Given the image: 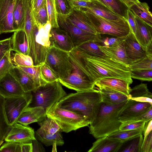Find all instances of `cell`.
Wrapping results in <instances>:
<instances>
[{"instance_id":"1","label":"cell","mask_w":152,"mask_h":152,"mask_svg":"<svg viewBox=\"0 0 152 152\" xmlns=\"http://www.w3.org/2000/svg\"><path fill=\"white\" fill-rule=\"evenodd\" d=\"M69 58L74 70L94 83L105 77L133 82L128 67L106 56L92 55L75 48L69 52Z\"/></svg>"},{"instance_id":"29","label":"cell","mask_w":152,"mask_h":152,"mask_svg":"<svg viewBox=\"0 0 152 152\" xmlns=\"http://www.w3.org/2000/svg\"><path fill=\"white\" fill-rule=\"evenodd\" d=\"M102 102L112 105L116 104L127 100L128 96L121 93L104 88H98Z\"/></svg>"},{"instance_id":"35","label":"cell","mask_w":152,"mask_h":152,"mask_svg":"<svg viewBox=\"0 0 152 152\" xmlns=\"http://www.w3.org/2000/svg\"><path fill=\"white\" fill-rule=\"evenodd\" d=\"M40 66L17 67L26 73L33 80L37 86L39 87L47 83L42 78L40 71Z\"/></svg>"},{"instance_id":"51","label":"cell","mask_w":152,"mask_h":152,"mask_svg":"<svg viewBox=\"0 0 152 152\" xmlns=\"http://www.w3.org/2000/svg\"><path fill=\"white\" fill-rule=\"evenodd\" d=\"M152 152V131L144 137L141 147L140 152Z\"/></svg>"},{"instance_id":"13","label":"cell","mask_w":152,"mask_h":152,"mask_svg":"<svg viewBox=\"0 0 152 152\" xmlns=\"http://www.w3.org/2000/svg\"><path fill=\"white\" fill-rule=\"evenodd\" d=\"M16 0H0V34L14 32L13 11Z\"/></svg>"},{"instance_id":"60","label":"cell","mask_w":152,"mask_h":152,"mask_svg":"<svg viewBox=\"0 0 152 152\" xmlns=\"http://www.w3.org/2000/svg\"><path fill=\"white\" fill-rule=\"evenodd\" d=\"M129 9L134 4L139 1V0H121Z\"/></svg>"},{"instance_id":"6","label":"cell","mask_w":152,"mask_h":152,"mask_svg":"<svg viewBox=\"0 0 152 152\" xmlns=\"http://www.w3.org/2000/svg\"><path fill=\"white\" fill-rule=\"evenodd\" d=\"M60 127L61 132L68 133L88 126L90 123L85 116L57 106L55 104L46 113Z\"/></svg>"},{"instance_id":"58","label":"cell","mask_w":152,"mask_h":152,"mask_svg":"<svg viewBox=\"0 0 152 152\" xmlns=\"http://www.w3.org/2000/svg\"><path fill=\"white\" fill-rule=\"evenodd\" d=\"M21 152H32V145L31 142L21 143Z\"/></svg>"},{"instance_id":"21","label":"cell","mask_w":152,"mask_h":152,"mask_svg":"<svg viewBox=\"0 0 152 152\" xmlns=\"http://www.w3.org/2000/svg\"><path fill=\"white\" fill-rule=\"evenodd\" d=\"M123 142L118 140L106 136L97 139L88 152H117Z\"/></svg>"},{"instance_id":"38","label":"cell","mask_w":152,"mask_h":152,"mask_svg":"<svg viewBox=\"0 0 152 152\" xmlns=\"http://www.w3.org/2000/svg\"><path fill=\"white\" fill-rule=\"evenodd\" d=\"M143 139L142 134H141L126 141L128 143L124 148H121L118 152H140Z\"/></svg>"},{"instance_id":"41","label":"cell","mask_w":152,"mask_h":152,"mask_svg":"<svg viewBox=\"0 0 152 152\" xmlns=\"http://www.w3.org/2000/svg\"><path fill=\"white\" fill-rule=\"evenodd\" d=\"M48 21L52 28L59 27L57 20L55 0H46Z\"/></svg>"},{"instance_id":"32","label":"cell","mask_w":152,"mask_h":152,"mask_svg":"<svg viewBox=\"0 0 152 152\" xmlns=\"http://www.w3.org/2000/svg\"><path fill=\"white\" fill-rule=\"evenodd\" d=\"M5 99L0 95V147L12 126L9 124L6 115L4 108Z\"/></svg>"},{"instance_id":"31","label":"cell","mask_w":152,"mask_h":152,"mask_svg":"<svg viewBox=\"0 0 152 152\" xmlns=\"http://www.w3.org/2000/svg\"><path fill=\"white\" fill-rule=\"evenodd\" d=\"M25 11L23 0H16L13 11V26L15 31L24 30Z\"/></svg>"},{"instance_id":"17","label":"cell","mask_w":152,"mask_h":152,"mask_svg":"<svg viewBox=\"0 0 152 152\" xmlns=\"http://www.w3.org/2000/svg\"><path fill=\"white\" fill-rule=\"evenodd\" d=\"M51 46L69 52L75 47L73 41L65 31L58 28H51L49 36Z\"/></svg>"},{"instance_id":"43","label":"cell","mask_w":152,"mask_h":152,"mask_svg":"<svg viewBox=\"0 0 152 152\" xmlns=\"http://www.w3.org/2000/svg\"><path fill=\"white\" fill-rule=\"evenodd\" d=\"M130 70H152V57L146 56L128 67Z\"/></svg>"},{"instance_id":"26","label":"cell","mask_w":152,"mask_h":152,"mask_svg":"<svg viewBox=\"0 0 152 152\" xmlns=\"http://www.w3.org/2000/svg\"><path fill=\"white\" fill-rule=\"evenodd\" d=\"M11 37V50L28 55V43L24 30L15 31Z\"/></svg>"},{"instance_id":"46","label":"cell","mask_w":152,"mask_h":152,"mask_svg":"<svg viewBox=\"0 0 152 152\" xmlns=\"http://www.w3.org/2000/svg\"><path fill=\"white\" fill-rule=\"evenodd\" d=\"M130 72L132 78L144 81L152 80V70H130Z\"/></svg>"},{"instance_id":"33","label":"cell","mask_w":152,"mask_h":152,"mask_svg":"<svg viewBox=\"0 0 152 152\" xmlns=\"http://www.w3.org/2000/svg\"><path fill=\"white\" fill-rule=\"evenodd\" d=\"M113 12L126 19L129 8L121 0H96Z\"/></svg>"},{"instance_id":"30","label":"cell","mask_w":152,"mask_h":152,"mask_svg":"<svg viewBox=\"0 0 152 152\" xmlns=\"http://www.w3.org/2000/svg\"><path fill=\"white\" fill-rule=\"evenodd\" d=\"M129 9L135 16L152 26V14L147 3L139 1L133 4Z\"/></svg>"},{"instance_id":"22","label":"cell","mask_w":152,"mask_h":152,"mask_svg":"<svg viewBox=\"0 0 152 152\" xmlns=\"http://www.w3.org/2000/svg\"><path fill=\"white\" fill-rule=\"evenodd\" d=\"M46 115L44 109L39 107H28L18 118L17 123L27 126L42 120Z\"/></svg>"},{"instance_id":"40","label":"cell","mask_w":152,"mask_h":152,"mask_svg":"<svg viewBox=\"0 0 152 152\" xmlns=\"http://www.w3.org/2000/svg\"><path fill=\"white\" fill-rule=\"evenodd\" d=\"M100 45L97 42L94 41H91L83 43L76 48L92 55L106 56L100 49Z\"/></svg>"},{"instance_id":"57","label":"cell","mask_w":152,"mask_h":152,"mask_svg":"<svg viewBox=\"0 0 152 152\" xmlns=\"http://www.w3.org/2000/svg\"><path fill=\"white\" fill-rule=\"evenodd\" d=\"M45 1L46 0H33L31 7L32 13L36 12Z\"/></svg>"},{"instance_id":"19","label":"cell","mask_w":152,"mask_h":152,"mask_svg":"<svg viewBox=\"0 0 152 152\" xmlns=\"http://www.w3.org/2000/svg\"><path fill=\"white\" fill-rule=\"evenodd\" d=\"M66 17L69 22L81 29L95 34H98L86 14L83 10L72 9Z\"/></svg>"},{"instance_id":"34","label":"cell","mask_w":152,"mask_h":152,"mask_svg":"<svg viewBox=\"0 0 152 152\" xmlns=\"http://www.w3.org/2000/svg\"><path fill=\"white\" fill-rule=\"evenodd\" d=\"M25 11V25L24 30L26 34L28 43L33 28L35 23L31 7L27 0H23Z\"/></svg>"},{"instance_id":"27","label":"cell","mask_w":152,"mask_h":152,"mask_svg":"<svg viewBox=\"0 0 152 152\" xmlns=\"http://www.w3.org/2000/svg\"><path fill=\"white\" fill-rule=\"evenodd\" d=\"M128 96L129 99L148 102L152 104V94L149 91L146 84L141 83L131 88Z\"/></svg>"},{"instance_id":"62","label":"cell","mask_w":152,"mask_h":152,"mask_svg":"<svg viewBox=\"0 0 152 152\" xmlns=\"http://www.w3.org/2000/svg\"><path fill=\"white\" fill-rule=\"evenodd\" d=\"M27 0L28 1V2L31 7L32 6V3L33 2V0Z\"/></svg>"},{"instance_id":"11","label":"cell","mask_w":152,"mask_h":152,"mask_svg":"<svg viewBox=\"0 0 152 152\" xmlns=\"http://www.w3.org/2000/svg\"><path fill=\"white\" fill-rule=\"evenodd\" d=\"M152 107V104L150 103L138 102L128 99L119 111L118 118L122 123L132 121Z\"/></svg>"},{"instance_id":"61","label":"cell","mask_w":152,"mask_h":152,"mask_svg":"<svg viewBox=\"0 0 152 152\" xmlns=\"http://www.w3.org/2000/svg\"><path fill=\"white\" fill-rule=\"evenodd\" d=\"M152 41L146 46L145 49L146 56L152 57Z\"/></svg>"},{"instance_id":"20","label":"cell","mask_w":152,"mask_h":152,"mask_svg":"<svg viewBox=\"0 0 152 152\" xmlns=\"http://www.w3.org/2000/svg\"><path fill=\"white\" fill-rule=\"evenodd\" d=\"M90 0V3L88 7L80 10L110 20L120 21L126 20L124 18L115 13L97 0Z\"/></svg>"},{"instance_id":"2","label":"cell","mask_w":152,"mask_h":152,"mask_svg":"<svg viewBox=\"0 0 152 152\" xmlns=\"http://www.w3.org/2000/svg\"><path fill=\"white\" fill-rule=\"evenodd\" d=\"M102 102L99 90L94 88L66 94L56 105L85 116L90 123L97 113Z\"/></svg>"},{"instance_id":"4","label":"cell","mask_w":152,"mask_h":152,"mask_svg":"<svg viewBox=\"0 0 152 152\" xmlns=\"http://www.w3.org/2000/svg\"><path fill=\"white\" fill-rule=\"evenodd\" d=\"M51 25L49 21L44 25H34L28 43V55L32 58L34 66L44 63L48 50L51 46L49 36Z\"/></svg>"},{"instance_id":"56","label":"cell","mask_w":152,"mask_h":152,"mask_svg":"<svg viewBox=\"0 0 152 152\" xmlns=\"http://www.w3.org/2000/svg\"><path fill=\"white\" fill-rule=\"evenodd\" d=\"M31 142L32 145V152L45 151L44 148L36 139L32 140Z\"/></svg>"},{"instance_id":"18","label":"cell","mask_w":152,"mask_h":152,"mask_svg":"<svg viewBox=\"0 0 152 152\" xmlns=\"http://www.w3.org/2000/svg\"><path fill=\"white\" fill-rule=\"evenodd\" d=\"M98 88H104L123 94L127 96L131 88L129 82L120 79L105 77L99 79L95 83Z\"/></svg>"},{"instance_id":"5","label":"cell","mask_w":152,"mask_h":152,"mask_svg":"<svg viewBox=\"0 0 152 152\" xmlns=\"http://www.w3.org/2000/svg\"><path fill=\"white\" fill-rule=\"evenodd\" d=\"M59 81L47 83L31 91L32 98L29 107H43L46 113L67 94Z\"/></svg>"},{"instance_id":"25","label":"cell","mask_w":152,"mask_h":152,"mask_svg":"<svg viewBox=\"0 0 152 152\" xmlns=\"http://www.w3.org/2000/svg\"><path fill=\"white\" fill-rule=\"evenodd\" d=\"M9 72L19 83L24 92H31L38 87L33 80L19 67L14 66Z\"/></svg>"},{"instance_id":"48","label":"cell","mask_w":152,"mask_h":152,"mask_svg":"<svg viewBox=\"0 0 152 152\" xmlns=\"http://www.w3.org/2000/svg\"><path fill=\"white\" fill-rule=\"evenodd\" d=\"M69 0H55L56 7L57 15L66 16L70 12Z\"/></svg>"},{"instance_id":"8","label":"cell","mask_w":152,"mask_h":152,"mask_svg":"<svg viewBox=\"0 0 152 152\" xmlns=\"http://www.w3.org/2000/svg\"><path fill=\"white\" fill-rule=\"evenodd\" d=\"M44 63L56 72L59 79L67 77L72 71L69 52L53 46H51L48 50Z\"/></svg>"},{"instance_id":"14","label":"cell","mask_w":152,"mask_h":152,"mask_svg":"<svg viewBox=\"0 0 152 152\" xmlns=\"http://www.w3.org/2000/svg\"><path fill=\"white\" fill-rule=\"evenodd\" d=\"M27 93L9 72L0 79V95L5 99L22 96Z\"/></svg>"},{"instance_id":"59","label":"cell","mask_w":152,"mask_h":152,"mask_svg":"<svg viewBox=\"0 0 152 152\" xmlns=\"http://www.w3.org/2000/svg\"><path fill=\"white\" fill-rule=\"evenodd\" d=\"M152 120L146 122L143 131L144 137L146 136L151 131L152 129Z\"/></svg>"},{"instance_id":"15","label":"cell","mask_w":152,"mask_h":152,"mask_svg":"<svg viewBox=\"0 0 152 152\" xmlns=\"http://www.w3.org/2000/svg\"><path fill=\"white\" fill-rule=\"evenodd\" d=\"M36 139L33 128L16 123L12 126L4 140L22 143L30 142Z\"/></svg>"},{"instance_id":"44","label":"cell","mask_w":152,"mask_h":152,"mask_svg":"<svg viewBox=\"0 0 152 152\" xmlns=\"http://www.w3.org/2000/svg\"><path fill=\"white\" fill-rule=\"evenodd\" d=\"M32 13L35 23L37 25L46 24L48 20L46 0L36 12Z\"/></svg>"},{"instance_id":"45","label":"cell","mask_w":152,"mask_h":152,"mask_svg":"<svg viewBox=\"0 0 152 152\" xmlns=\"http://www.w3.org/2000/svg\"><path fill=\"white\" fill-rule=\"evenodd\" d=\"M11 51H7L0 60V79L8 72L14 66L11 59Z\"/></svg>"},{"instance_id":"23","label":"cell","mask_w":152,"mask_h":152,"mask_svg":"<svg viewBox=\"0 0 152 152\" xmlns=\"http://www.w3.org/2000/svg\"><path fill=\"white\" fill-rule=\"evenodd\" d=\"M124 40L117 45L107 47L100 45L99 48L106 56L128 67L129 64L125 49Z\"/></svg>"},{"instance_id":"37","label":"cell","mask_w":152,"mask_h":152,"mask_svg":"<svg viewBox=\"0 0 152 152\" xmlns=\"http://www.w3.org/2000/svg\"><path fill=\"white\" fill-rule=\"evenodd\" d=\"M37 123L40 126V128L46 133L54 134L61 132L55 121L47 115L42 120Z\"/></svg>"},{"instance_id":"3","label":"cell","mask_w":152,"mask_h":152,"mask_svg":"<svg viewBox=\"0 0 152 152\" xmlns=\"http://www.w3.org/2000/svg\"><path fill=\"white\" fill-rule=\"evenodd\" d=\"M127 101L115 105L102 102L95 117L89 124V133L98 139L119 130L122 122L118 118V113Z\"/></svg>"},{"instance_id":"12","label":"cell","mask_w":152,"mask_h":152,"mask_svg":"<svg viewBox=\"0 0 152 152\" xmlns=\"http://www.w3.org/2000/svg\"><path fill=\"white\" fill-rule=\"evenodd\" d=\"M59 81L62 85L77 92L91 89L95 86L94 82L73 69L68 76Z\"/></svg>"},{"instance_id":"47","label":"cell","mask_w":152,"mask_h":152,"mask_svg":"<svg viewBox=\"0 0 152 152\" xmlns=\"http://www.w3.org/2000/svg\"><path fill=\"white\" fill-rule=\"evenodd\" d=\"M146 123L143 121H130L122 123L119 130H139L143 131Z\"/></svg>"},{"instance_id":"39","label":"cell","mask_w":152,"mask_h":152,"mask_svg":"<svg viewBox=\"0 0 152 152\" xmlns=\"http://www.w3.org/2000/svg\"><path fill=\"white\" fill-rule=\"evenodd\" d=\"M143 133L142 131L139 130H119L107 136L119 140L123 143Z\"/></svg>"},{"instance_id":"16","label":"cell","mask_w":152,"mask_h":152,"mask_svg":"<svg viewBox=\"0 0 152 152\" xmlns=\"http://www.w3.org/2000/svg\"><path fill=\"white\" fill-rule=\"evenodd\" d=\"M124 43L129 66L146 56L145 50L139 43L131 31L125 39Z\"/></svg>"},{"instance_id":"28","label":"cell","mask_w":152,"mask_h":152,"mask_svg":"<svg viewBox=\"0 0 152 152\" xmlns=\"http://www.w3.org/2000/svg\"><path fill=\"white\" fill-rule=\"evenodd\" d=\"M61 132L54 134H48L39 128L35 132V136L36 139L46 146L54 145L62 146L64 144V141Z\"/></svg>"},{"instance_id":"50","label":"cell","mask_w":152,"mask_h":152,"mask_svg":"<svg viewBox=\"0 0 152 152\" xmlns=\"http://www.w3.org/2000/svg\"><path fill=\"white\" fill-rule=\"evenodd\" d=\"M124 37H112L106 38L104 39H102V38L99 39L98 43L101 45L107 47H110L117 45L120 44L125 39Z\"/></svg>"},{"instance_id":"42","label":"cell","mask_w":152,"mask_h":152,"mask_svg":"<svg viewBox=\"0 0 152 152\" xmlns=\"http://www.w3.org/2000/svg\"><path fill=\"white\" fill-rule=\"evenodd\" d=\"M40 71L42 79L46 83L59 81V78L57 75L45 63L40 65Z\"/></svg>"},{"instance_id":"24","label":"cell","mask_w":152,"mask_h":152,"mask_svg":"<svg viewBox=\"0 0 152 152\" xmlns=\"http://www.w3.org/2000/svg\"><path fill=\"white\" fill-rule=\"evenodd\" d=\"M136 30L134 36L139 43L145 50L147 45L152 41V26L135 16Z\"/></svg>"},{"instance_id":"7","label":"cell","mask_w":152,"mask_h":152,"mask_svg":"<svg viewBox=\"0 0 152 152\" xmlns=\"http://www.w3.org/2000/svg\"><path fill=\"white\" fill-rule=\"evenodd\" d=\"M84 12L86 14L98 34H108L117 37H126L130 32L126 20L120 21L110 20Z\"/></svg>"},{"instance_id":"36","label":"cell","mask_w":152,"mask_h":152,"mask_svg":"<svg viewBox=\"0 0 152 152\" xmlns=\"http://www.w3.org/2000/svg\"><path fill=\"white\" fill-rule=\"evenodd\" d=\"M11 58L14 66H34L32 58L29 55L23 53L11 51Z\"/></svg>"},{"instance_id":"9","label":"cell","mask_w":152,"mask_h":152,"mask_svg":"<svg viewBox=\"0 0 152 152\" xmlns=\"http://www.w3.org/2000/svg\"><path fill=\"white\" fill-rule=\"evenodd\" d=\"M59 27L65 31L71 38L75 48L86 42L94 41L98 42L101 34H95L85 31L69 22L65 16L57 15Z\"/></svg>"},{"instance_id":"53","label":"cell","mask_w":152,"mask_h":152,"mask_svg":"<svg viewBox=\"0 0 152 152\" xmlns=\"http://www.w3.org/2000/svg\"><path fill=\"white\" fill-rule=\"evenodd\" d=\"M11 38L0 40V60L7 51L11 50Z\"/></svg>"},{"instance_id":"49","label":"cell","mask_w":152,"mask_h":152,"mask_svg":"<svg viewBox=\"0 0 152 152\" xmlns=\"http://www.w3.org/2000/svg\"><path fill=\"white\" fill-rule=\"evenodd\" d=\"M0 152H21V143L6 141L0 146Z\"/></svg>"},{"instance_id":"52","label":"cell","mask_w":152,"mask_h":152,"mask_svg":"<svg viewBox=\"0 0 152 152\" xmlns=\"http://www.w3.org/2000/svg\"><path fill=\"white\" fill-rule=\"evenodd\" d=\"M69 3L72 9L79 10L87 7L90 3V0H69Z\"/></svg>"},{"instance_id":"55","label":"cell","mask_w":152,"mask_h":152,"mask_svg":"<svg viewBox=\"0 0 152 152\" xmlns=\"http://www.w3.org/2000/svg\"><path fill=\"white\" fill-rule=\"evenodd\" d=\"M152 119V107L145 113L137 118L136 119L131 121H143L145 122H147L151 120Z\"/></svg>"},{"instance_id":"10","label":"cell","mask_w":152,"mask_h":152,"mask_svg":"<svg viewBox=\"0 0 152 152\" xmlns=\"http://www.w3.org/2000/svg\"><path fill=\"white\" fill-rule=\"evenodd\" d=\"M32 98L31 92H29L22 96L5 99V111L11 126L17 123L18 118L28 107Z\"/></svg>"},{"instance_id":"54","label":"cell","mask_w":152,"mask_h":152,"mask_svg":"<svg viewBox=\"0 0 152 152\" xmlns=\"http://www.w3.org/2000/svg\"><path fill=\"white\" fill-rule=\"evenodd\" d=\"M126 20L129 24L131 31L134 36L136 30L135 16L129 9L127 11Z\"/></svg>"}]
</instances>
